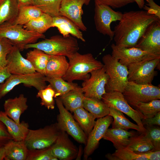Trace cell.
Segmentation results:
<instances>
[{"label": "cell", "instance_id": "6da1fadb", "mask_svg": "<svg viewBox=\"0 0 160 160\" xmlns=\"http://www.w3.org/2000/svg\"><path fill=\"white\" fill-rule=\"evenodd\" d=\"M158 19L145 10L124 12L113 31L115 44L121 47H135L147 27Z\"/></svg>", "mask_w": 160, "mask_h": 160}, {"label": "cell", "instance_id": "7a4b0ae2", "mask_svg": "<svg viewBox=\"0 0 160 160\" xmlns=\"http://www.w3.org/2000/svg\"><path fill=\"white\" fill-rule=\"evenodd\" d=\"M31 48L39 49L50 55H64L68 58L79 49L77 40L70 35L66 37L55 35L38 42L27 44L24 47V49Z\"/></svg>", "mask_w": 160, "mask_h": 160}, {"label": "cell", "instance_id": "3957f363", "mask_svg": "<svg viewBox=\"0 0 160 160\" xmlns=\"http://www.w3.org/2000/svg\"><path fill=\"white\" fill-rule=\"evenodd\" d=\"M68 59V69L62 78L69 82L88 79L90 76L89 73L104 66L91 53L81 54L77 52Z\"/></svg>", "mask_w": 160, "mask_h": 160}, {"label": "cell", "instance_id": "277c9868", "mask_svg": "<svg viewBox=\"0 0 160 160\" xmlns=\"http://www.w3.org/2000/svg\"><path fill=\"white\" fill-rule=\"evenodd\" d=\"M109 79L105 87L106 92L116 91L123 93L128 82L127 67L109 54L102 58Z\"/></svg>", "mask_w": 160, "mask_h": 160}, {"label": "cell", "instance_id": "5b68a950", "mask_svg": "<svg viewBox=\"0 0 160 160\" xmlns=\"http://www.w3.org/2000/svg\"><path fill=\"white\" fill-rule=\"evenodd\" d=\"M0 37L9 39L20 51L24 49L26 45L35 43L39 39L45 38L44 34L26 30L23 25L9 22H5L0 25Z\"/></svg>", "mask_w": 160, "mask_h": 160}, {"label": "cell", "instance_id": "8992f818", "mask_svg": "<svg viewBox=\"0 0 160 160\" xmlns=\"http://www.w3.org/2000/svg\"><path fill=\"white\" fill-rule=\"evenodd\" d=\"M60 130L57 123L38 129H29L24 141L28 150L50 147L55 142Z\"/></svg>", "mask_w": 160, "mask_h": 160}, {"label": "cell", "instance_id": "52a82bcc", "mask_svg": "<svg viewBox=\"0 0 160 160\" xmlns=\"http://www.w3.org/2000/svg\"><path fill=\"white\" fill-rule=\"evenodd\" d=\"M122 93L129 104L134 107L139 102L146 103L160 99V87L152 84L128 81Z\"/></svg>", "mask_w": 160, "mask_h": 160}, {"label": "cell", "instance_id": "ba28073f", "mask_svg": "<svg viewBox=\"0 0 160 160\" xmlns=\"http://www.w3.org/2000/svg\"><path fill=\"white\" fill-rule=\"evenodd\" d=\"M55 100L59 111L56 123L60 130L66 132L78 143L85 145L87 137L73 116L65 108L59 97Z\"/></svg>", "mask_w": 160, "mask_h": 160}, {"label": "cell", "instance_id": "9c48e42d", "mask_svg": "<svg viewBox=\"0 0 160 160\" xmlns=\"http://www.w3.org/2000/svg\"><path fill=\"white\" fill-rule=\"evenodd\" d=\"M160 58L145 60L131 63L127 66L128 81L139 84H152L156 74L155 68L160 63Z\"/></svg>", "mask_w": 160, "mask_h": 160}, {"label": "cell", "instance_id": "30bf717a", "mask_svg": "<svg viewBox=\"0 0 160 160\" xmlns=\"http://www.w3.org/2000/svg\"><path fill=\"white\" fill-rule=\"evenodd\" d=\"M45 77L37 72L28 74H11L5 82L0 84V99L20 84L27 87H33L38 91L43 89L47 86Z\"/></svg>", "mask_w": 160, "mask_h": 160}, {"label": "cell", "instance_id": "8fae6325", "mask_svg": "<svg viewBox=\"0 0 160 160\" xmlns=\"http://www.w3.org/2000/svg\"><path fill=\"white\" fill-rule=\"evenodd\" d=\"M95 3L94 20L96 30L103 35L108 36L112 40L114 33L111 28V24L113 22L119 21L123 13L114 11L109 6Z\"/></svg>", "mask_w": 160, "mask_h": 160}, {"label": "cell", "instance_id": "7c38bea8", "mask_svg": "<svg viewBox=\"0 0 160 160\" xmlns=\"http://www.w3.org/2000/svg\"><path fill=\"white\" fill-rule=\"evenodd\" d=\"M102 100L109 107H113L128 116L137 124L141 132L146 129L142 123L144 116L137 110L131 107L125 99L122 93L116 91H111L106 93L102 96Z\"/></svg>", "mask_w": 160, "mask_h": 160}, {"label": "cell", "instance_id": "4fadbf2b", "mask_svg": "<svg viewBox=\"0 0 160 160\" xmlns=\"http://www.w3.org/2000/svg\"><path fill=\"white\" fill-rule=\"evenodd\" d=\"M90 77L82 84L84 97L101 100L106 93L105 87L109 79L104 65L102 68L91 71Z\"/></svg>", "mask_w": 160, "mask_h": 160}, {"label": "cell", "instance_id": "5bb4252c", "mask_svg": "<svg viewBox=\"0 0 160 160\" xmlns=\"http://www.w3.org/2000/svg\"><path fill=\"white\" fill-rule=\"evenodd\" d=\"M112 55L122 64L127 66L135 62L160 58V55L143 50L135 47H121L113 44Z\"/></svg>", "mask_w": 160, "mask_h": 160}, {"label": "cell", "instance_id": "9a60e30c", "mask_svg": "<svg viewBox=\"0 0 160 160\" xmlns=\"http://www.w3.org/2000/svg\"><path fill=\"white\" fill-rule=\"evenodd\" d=\"M135 47L160 55V19L148 25Z\"/></svg>", "mask_w": 160, "mask_h": 160}, {"label": "cell", "instance_id": "2e32d148", "mask_svg": "<svg viewBox=\"0 0 160 160\" xmlns=\"http://www.w3.org/2000/svg\"><path fill=\"white\" fill-rule=\"evenodd\" d=\"M113 117L109 115L98 118L87 137L84 150V159L87 160L97 148L100 140L112 124Z\"/></svg>", "mask_w": 160, "mask_h": 160}, {"label": "cell", "instance_id": "e0dca14e", "mask_svg": "<svg viewBox=\"0 0 160 160\" xmlns=\"http://www.w3.org/2000/svg\"><path fill=\"white\" fill-rule=\"evenodd\" d=\"M90 0H62L60 9V15L72 21L80 30L86 31L87 28L82 19L84 5H88Z\"/></svg>", "mask_w": 160, "mask_h": 160}, {"label": "cell", "instance_id": "ac0fdd59", "mask_svg": "<svg viewBox=\"0 0 160 160\" xmlns=\"http://www.w3.org/2000/svg\"><path fill=\"white\" fill-rule=\"evenodd\" d=\"M51 149L54 156L60 160L76 159L78 151V148L70 139L68 134L63 131H60Z\"/></svg>", "mask_w": 160, "mask_h": 160}, {"label": "cell", "instance_id": "d6986e66", "mask_svg": "<svg viewBox=\"0 0 160 160\" xmlns=\"http://www.w3.org/2000/svg\"><path fill=\"white\" fill-rule=\"evenodd\" d=\"M6 67L11 74H24L33 73L36 71L30 62L24 58L20 50L13 46L7 57Z\"/></svg>", "mask_w": 160, "mask_h": 160}, {"label": "cell", "instance_id": "ffe728a7", "mask_svg": "<svg viewBox=\"0 0 160 160\" xmlns=\"http://www.w3.org/2000/svg\"><path fill=\"white\" fill-rule=\"evenodd\" d=\"M27 102V98L22 94L14 98L8 99L4 104V112L9 117L20 124L21 114L28 107Z\"/></svg>", "mask_w": 160, "mask_h": 160}, {"label": "cell", "instance_id": "44dd1931", "mask_svg": "<svg viewBox=\"0 0 160 160\" xmlns=\"http://www.w3.org/2000/svg\"><path fill=\"white\" fill-rule=\"evenodd\" d=\"M0 121L5 125L13 140H24L29 129L27 123L23 121L18 124L2 111H0Z\"/></svg>", "mask_w": 160, "mask_h": 160}, {"label": "cell", "instance_id": "7402d4cb", "mask_svg": "<svg viewBox=\"0 0 160 160\" xmlns=\"http://www.w3.org/2000/svg\"><path fill=\"white\" fill-rule=\"evenodd\" d=\"M57 28L64 36L72 35L73 37L85 42L83 34L76 25L71 20L62 15L52 17V27Z\"/></svg>", "mask_w": 160, "mask_h": 160}, {"label": "cell", "instance_id": "603a6c76", "mask_svg": "<svg viewBox=\"0 0 160 160\" xmlns=\"http://www.w3.org/2000/svg\"><path fill=\"white\" fill-rule=\"evenodd\" d=\"M68 65L66 56L50 55L46 66L45 76L49 78H62L66 72Z\"/></svg>", "mask_w": 160, "mask_h": 160}, {"label": "cell", "instance_id": "cb8c5ba5", "mask_svg": "<svg viewBox=\"0 0 160 160\" xmlns=\"http://www.w3.org/2000/svg\"><path fill=\"white\" fill-rule=\"evenodd\" d=\"M134 135V133L124 129H108L103 138L112 142L116 149L126 147L129 144L130 137Z\"/></svg>", "mask_w": 160, "mask_h": 160}, {"label": "cell", "instance_id": "d4e9b609", "mask_svg": "<svg viewBox=\"0 0 160 160\" xmlns=\"http://www.w3.org/2000/svg\"><path fill=\"white\" fill-rule=\"evenodd\" d=\"M59 97L66 109L73 113L77 109L83 107L85 97L81 87L79 86Z\"/></svg>", "mask_w": 160, "mask_h": 160}, {"label": "cell", "instance_id": "484cf974", "mask_svg": "<svg viewBox=\"0 0 160 160\" xmlns=\"http://www.w3.org/2000/svg\"><path fill=\"white\" fill-rule=\"evenodd\" d=\"M6 160H26L28 150L24 141L12 140L6 145Z\"/></svg>", "mask_w": 160, "mask_h": 160}, {"label": "cell", "instance_id": "4316f807", "mask_svg": "<svg viewBox=\"0 0 160 160\" xmlns=\"http://www.w3.org/2000/svg\"><path fill=\"white\" fill-rule=\"evenodd\" d=\"M26 54V59L31 63L36 72L45 76L47 64L50 55L34 48Z\"/></svg>", "mask_w": 160, "mask_h": 160}, {"label": "cell", "instance_id": "83f0119b", "mask_svg": "<svg viewBox=\"0 0 160 160\" xmlns=\"http://www.w3.org/2000/svg\"><path fill=\"white\" fill-rule=\"evenodd\" d=\"M83 107L96 118L104 117L109 113V107L101 100L97 98L85 97Z\"/></svg>", "mask_w": 160, "mask_h": 160}, {"label": "cell", "instance_id": "f1b7e54d", "mask_svg": "<svg viewBox=\"0 0 160 160\" xmlns=\"http://www.w3.org/2000/svg\"><path fill=\"white\" fill-rule=\"evenodd\" d=\"M73 113L75 119L87 137L95 125L96 118L83 107Z\"/></svg>", "mask_w": 160, "mask_h": 160}, {"label": "cell", "instance_id": "f546056e", "mask_svg": "<svg viewBox=\"0 0 160 160\" xmlns=\"http://www.w3.org/2000/svg\"><path fill=\"white\" fill-rule=\"evenodd\" d=\"M19 8L17 0H0V25L5 22H13Z\"/></svg>", "mask_w": 160, "mask_h": 160}, {"label": "cell", "instance_id": "4dcf8cb0", "mask_svg": "<svg viewBox=\"0 0 160 160\" xmlns=\"http://www.w3.org/2000/svg\"><path fill=\"white\" fill-rule=\"evenodd\" d=\"M26 30L43 34L48 29L52 27V17L44 13L23 26Z\"/></svg>", "mask_w": 160, "mask_h": 160}, {"label": "cell", "instance_id": "1f68e13d", "mask_svg": "<svg viewBox=\"0 0 160 160\" xmlns=\"http://www.w3.org/2000/svg\"><path fill=\"white\" fill-rule=\"evenodd\" d=\"M42 13L39 9L33 5L20 7L16 17L12 23L23 26Z\"/></svg>", "mask_w": 160, "mask_h": 160}, {"label": "cell", "instance_id": "d6a6232c", "mask_svg": "<svg viewBox=\"0 0 160 160\" xmlns=\"http://www.w3.org/2000/svg\"><path fill=\"white\" fill-rule=\"evenodd\" d=\"M45 80L49 83L55 91V98L79 87L77 84L67 81L62 77L49 78L46 76Z\"/></svg>", "mask_w": 160, "mask_h": 160}, {"label": "cell", "instance_id": "836d02e7", "mask_svg": "<svg viewBox=\"0 0 160 160\" xmlns=\"http://www.w3.org/2000/svg\"><path fill=\"white\" fill-rule=\"evenodd\" d=\"M108 115L111 116L114 119L112 123V128L121 129L126 130L132 129L141 132L137 125L131 122L124 116L122 112L116 109L110 107Z\"/></svg>", "mask_w": 160, "mask_h": 160}, {"label": "cell", "instance_id": "e575fe53", "mask_svg": "<svg viewBox=\"0 0 160 160\" xmlns=\"http://www.w3.org/2000/svg\"><path fill=\"white\" fill-rule=\"evenodd\" d=\"M126 147L135 153L146 152L153 149L152 143L144 132L139 135L131 137L129 143Z\"/></svg>", "mask_w": 160, "mask_h": 160}, {"label": "cell", "instance_id": "d590c367", "mask_svg": "<svg viewBox=\"0 0 160 160\" xmlns=\"http://www.w3.org/2000/svg\"><path fill=\"white\" fill-rule=\"evenodd\" d=\"M62 0H32V5L43 13L52 17L60 15V9Z\"/></svg>", "mask_w": 160, "mask_h": 160}, {"label": "cell", "instance_id": "8d00e7d4", "mask_svg": "<svg viewBox=\"0 0 160 160\" xmlns=\"http://www.w3.org/2000/svg\"><path fill=\"white\" fill-rule=\"evenodd\" d=\"M105 157L110 160H148L142 153H135L127 147L116 149L112 154H107Z\"/></svg>", "mask_w": 160, "mask_h": 160}, {"label": "cell", "instance_id": "74e56055", "mask_svg": "<svg viewBox=\"0 0 160 160\" xmlns=\"http://www.w3.org/2000/svg\"><path fill=\"white\" fill-rule=\"evenodd\" d=\"M135 107L145 119L151 118L160 112V100L158 99L146 103L139 102Z\"/></svg>", "mask_w": 160, "mask_h": 160}, {"label": "cell", "instance_id": "f35d334b", "mask_svg": "<svg viewBox=\"0 0 160 160\" xmlns=\"http://www.w3.org/2000/svg\"><path fill=\"white\" fill-rule=\"evenodd\" d=\"M55 96V91L49 84L44 88L39 90L36 95V97H39L41 99V106H44L49 110L55 108V103L54 99Z\"/></svg>", "mask_w": 160, "mask_h": 160}, {"label": "cell", "instance_id": "ab89813d", "mask_svg": "<svg viewBox=\"0 0 160 160\" xmlns=\"http://www.w3.org/2000/svg\"><path fill=\"white\" fill-rule=\"evenodd\" d=\"M53 155L51 146L40 149L28 150L26 160H57Z\"/></svg>", "mask_w": 160, "mask_h": 160}, {"label": "cell", "instance_id": "60d3db41", "mask_svg": "<svg viewBox=\"0 0 160 160\" xmlns=\"http://www.w3.org/2000/svg\"><path fill=\"white\" fill-rule=\"evenodd\" d=\"M13 45L8 39L0 37V69L7 65V57L11 52Z\"/></svg>", "mask_w": 160, "mask_h": 160}, {"label": "cell", "instance_id": "b9f144b4", "mask_svg": "<svg viewBox=\"0 0 160 160\" xmlns=\"http://www.w3.org/2000/svg\"><path fill=\"white\" fill-rule=\"evenodd\" d=\"M144 132L145 136L151 142L153 149L151 151L160 150V129L152 126H147Z\"/></svg>", "mask_w": 160, "mask_h": 160}, {"label": "cell", "instance_id": "7bdbcfd3", "mask_svg": "<svg viewBox=\"0 0 160 160\" xmlns=\"http://www.w3.org/2000/svg\"><path fill=\"white\" fill-rule=\"evenodd\" d=\"M134 2V0H95V2L111 7L113 9L120 8Z\"/></svg>", "mask_w": 160, "mask_h": 160}, {"label": "cell", "instance_id": "ee69618b", "mask_svg": "<svg viewBox=\"0 0 160 160\" xmlns=\"http://www.w3.org/2000/svg\"><path fill=\"white\" fill-rule=\"evenodd\" d=\"M13 140L5 125L0 121V147Z\"/></svg>", "mask_w": 160, "mask_h": 160}, {"label": "cell", "instance_id": "f6af8a7d", "mask_svg": "<svg viewBox=\"0 0 160 160\" xmlns=\"http://www.w3.org/2000/svg\"><path fill=\"white\" fill-rule=\"evenodd\" d=\"M147 2L143 8L148 13L154 15L160 19V7L153 0H145Z\"/></svg>", "mask_w": 160, "mask_h": 160}, {"label": "cell", "instance_id": "bcb514c9", "mask_svg": "<svg viewBox=\"0 0 160 160\" xmlns=\"http://www.w3.org/2000/svg\"><path fill=\"white\" fill-rule=\"evenodd\" d=\"M142 123L144 126H152L154 125H160V112L158 113L153 117L143 119Z\"/></svg>", "mask_w": 160, "mask_h": 160}, {"label": "cell", "instance_id": "7dc6e473", "mask_svg": "<svg viewBox=\"0 0 160 160\" xmlns=\"http://www.w3.org/2000/svg\"><path fill=\"white\" fill-rule=\"evenodd\" d=\"M148 160H159L160 159V150L150 151L142 153Z\"/></svg>", "mask_w": 160, "mask_h": 160}, {"label": "cell", "instance_id": "c3c4849f", "mask_svg": "<svg viewBox=\"0 0 160 160\" xmlns=\"http://www.w3.org/2000/svg\"><path fill=\"white\" fill-rule=\"evenodd\" d=\"M11 75V74L8 71L6 67L4 68L0 69V84L3 83Z\"/></svg>", "mask_w": 160, "mask_h": 160}, {"label": "cell", "instance_id": "681fc988", "mask_svg": "<svg viewBox=\"0 0 160 160\" xmlns=\"http://www.w3.org/2000/svg\"><path fill=\"white\" fill-rule=\"evenodd\" d=\"M19 7L32 5V0H17Z\"/></svg>", "mask_w": 160, "mask_h": 160}, {"label": "cell", "instance_id": "f907efd6", "mask_svg": "<svg viewBox=\"0 0 160 160\" xmlns=\"http://www.w3.org/2000/svg\"><path fill=\"white\" fill-rule=\"evenodd\" d=\"M6 145L0 147V160H4L5 157L6 151Z\"/></svg>", "mask_w": 160, "mask_h": 160}, {"label": "cell", "instance_id": "816d5d0a", "mask_svg": "<svg viewBox=\"0 0 160 160\" xmlns=\"http://www.w3.org/2000/svg\"><path fill=\"white\" fill-rule=\"evenodd\" d=\"M135 2L140 9L143 8L145 5L144 0H134Z\"/></svg>", "mask_w": 160, "mask_h": 160}, {"label": "cell", "instance_id": "f5cc1de1", "mask_svg": "<svg viewBox=\"0 0 160 160\" xmlns=\"http://www.w3.org/2000/svg\"><path fill=\"white\" fill-rule=\"evenodd\" d=\"M82 147L81 145L79 146V148L78 149V151L77 156L76 158V160H80L81 159V155L82 154Z\"/></svg>", "mask_w": 160, "mask_h": 160}]
</instances>
